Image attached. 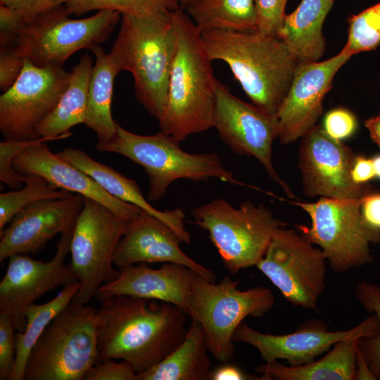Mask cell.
I'll return each instance as SVG.
<instances>
[{"instance_id":"obj_1","label":"cell","mask_w":380,"mask_h":380,"mask_svg":"<svg viewBox=\"0 0 380 380\" xmlns=\"http://www.w3.org/2000/svg\"><path fill=\"white\" fill-rule=\"evenodd\" d=\"M101 303L96 313L99 362L124 360L139 374L170 354L187 333V315L173 304L128 296Z\"/></svg>"},{"instance_id":"obj_2","label":"cell","mask_w":380,"mask_h":380,"mask_svg":"<svg viewBox=\"0 0 380 380\" xmlns=\"http://www.w3.org/2000/svg\"><path fill=\"white\" fill-rule=\"evenodd\" d=\"M172 15L177 48L158 122L161 132L180 142L213 127L217 80L201 33L192 20L180 8Z\"/></svg>"},{"instance_id":"obj_3","label":"cell","mask_w":380,"mask_h":380,"mask_svg":"<svg viewBox=\"0 0 380 380\" xmlns=\"http://www.w3.org/2000/svg\"><path fill=\"white\" fill-rule=\"evenodd\" d=\"M201 37L210 59L228 65L253 103L277 115L298 65L284 42L256 31L210 30Z\"/></svg>"},{"instance_id":"obj_4","label":"cell","mask_w":380,"mask_h":380,"mask_svg":"<svg viewBox=\"0 0 380 380\" xmlns=\"http://www.w3.org/2000/svg\"><path fill=\"white\" fill-rule=\"evenodd\" d=\"M172 11L122 14L110 52L120 71L130 72L137 101L156 119L163 115L177 48Z\"/></svg>"},{"instance_id":"obj_5","label":"cell","mask_w":380,"mask_h":380,"mask_svg":"<svg viewBox=\"0 0 380 380\" xmlns=\"http://www.w3.org/2000/svg\"><path fill=\"white\" fill-rule=\"evenodd\" d=\"M179 144L161 131L153 135H139L118 124L115 135L105 143H97L96 148L99 151L120 154L141 165L148 177L147 198L151 201L165 197L169 186L180 179L198 182L215 177L268 193L237 179L224 167L216 153H189L183 151Z\"/></svg>"},{"instance_id":"obj_6","label":"cell","mask_w":380,"mask_h":380,"mask_svg":"<svg viewBox=\"0 0 380 380\" xmlns=\"http://www.w3.org/2000/svg\"><path fill=\"white\" fill-rule=\"evenodd\" d=\"M97 310L70 302L32 347L24 380H83L99 362Z\"/></svg>"},{"instance_id":"obj_7","label":"cell","mask_w":380,"mask_h":380,"mask_svg":"<svg viewBox=\"0 0 380 380\" xmlns=\"http://www.w3.org/2000/svg\"><path fill=\"white\" fill-rule=\"evenodd\" d=\"M239 283L229 276L215 283L197 274L187 304V316L202 326L209 353L224 363L234 357L233 336L243 320L264 316L275 303L271 289L260 286L242 291Z\"/></svg>"},{"instance_id":"obj_8","label":"cell","mask_w":380,"mask_h":380,"mask_svg":"<svg viewBox=\"0 0 380 380\" xmlns=\"http://www.w3.org/2000/svg\"><path fill=\"white\" fill-rule=\"evenodd\" d=\"M194 222L209 233L223 265L232 274L256 266L276 231L285 224L264 205L243 201L238 208L224 199L196 207Z\"/></svg>"},{"instance_id":"obj_9","label":"cell","mask_w":380,"mask_h":380,"mask_svg":"<svg viewBox=\"0 0 380 380\" xmlns=\"http://www.w3.org/2000/svg\"><path fill=\"white\" fill-rule=\"evenodd\" d=\"M362 198L320 197L314 203L291 201L311 220L310 227L297 224L296 228L321 248L335 272L371 263L370 245L380 243V230L369 226L362 215Z\"/></svg>"},{"instance_id":"obj_10","label":"cell","mask_w":380,"mask_h":380,"mask_svg":"<svg viewBox=\"0 0 380 380\" xmlns=\"http://www.w3.org/2000/svg\"><path fill=\"white\" fill-rule=\"evenodd\" d=\"M128 223L106 205L85 197L70 244V265L80 284L72 302L87 304L103 284L118 276L113 258Z\"/></svg>"},{"instance_id":"obj_11","label":"cell","mask_w":380,"mask_h":380,"mask_svg":"<svg viewBox=\"0 0 380 380\" xmlns=\"http://www.w3.org/2000/svg\"><path fill=\"white\" fill-rule=\"evenodd\" d=\"M65 6L40 13L30 20L15 45L25 60L36 66L63 63L75 52L106 42L121 16L103 9L88 18L71 19Z\"/></svg>"},{"instance_id":"obj_12","label":"cell","mask_w":380,"mask_h":380,"mask_svg":"<svg viewBox=\"0 0 380 380\" xmlns=\"http://www.w3.org/2000/svg\"><path fill=\"white\" fill-rule=\"evenodd\" d=\"M327 258L297 229L279 228L256 267L295 306L313 310L325 289Z\"/></svg>"},{"instance_id":"obj_13","label":"cell","mask_w":380,"mask_h":380,"mask_svg":"<svg viewBox=\"0 0 380 380\" xmlns=\"http://www.w3.org/2000/svg\"><path fill=\"white\" fill-rule=\"evenodd\" d=\"M46 142L31 145L20 153L13 144L1 142V182L15 188L22 182L21 174H33L44 177L59 189L102 203L127 222L139 215L142 209L109 194L91 177L52 153Z\"/></svg>"},{"instance_id":"obj_14","label":"cell","mask_w":380,"mask_h":380,"mask_svg":"<svg viewBox=\"0 0 380 380\" xmlns=\"http://www.w3.org/2000/svg\"><path fill=\"white\" fill-rule=\"evenodd\" d=\"M70 77L71 71L62 65L39 67L25 60L18 80L0 96V131L4 139H37L38 125L56 108Z\"/></svg>"},{"instance_id":"obj_15","label":"cell","mask_w":380,"mask_h":380,"mask_svg":"<svg viewBox=\"0 0 380 380\" xmlns=\"http://www.w3.org/2000/svg\"><path fill=\"white\" fill-rule=\"evenodd\" d=\"M213 127L234 153L256 158L288 198H297L272 163V144L279 134L277 115L239 99L217 80Z\"/></svg>"},{"instance_id":"obj_16","label":"cell","mask_w":380,"mask_h":380,"mask_svg":"<svg viewBox=\"0 0 380 380\" xmlns=\"http://www.w3.org/2000/svg\"><path fill=\"white\" fill-rule=\"evenodd\" d=\"M74 225L61 234L55 255L49 262L34 260L26 254L8 258L6 273L0 281V314L11 318L16 331L25 330V312L30 305L49 291L77 281L70 265L65 264Z\"/></svg>"},{"instance_id":"obj_17","label":"cell","mask_w":380,"mask_h":380,"mask_svg":"<svg viewBox=\"0 0 380 380\" xmlns=\"http://www.w3.org/2000/svg\"><path fill=\"white\" fill-rule=\"evenodd\" d=\"M355 156L349 146L315 125L302 137L299 147L298 167L305 195L358 198L372 191L369 183L358 184L352 179Z\"/></svg>"},{"instance_id":"obj_18","label":"cell","mask_w":380,"mask_h":380,"mask_svg":"<svg viewBox=\"0 0 380 380\" xmlns=\"http://www.w3.org/2000/svg\"><path fill=\"white\" fill-rule=\"evenodd\" d=\"M378 331L379 322L374 314L348 330L330 331L322 322L315 320L307 322L296 331L284 335L264 334L242 322L234 332L233 341L253 346L265 362L284 360L291 366H300L328 352L341 340L350 337L369 338L374 336Z\"/></svg>"},{"instance_id":"obj_19","label":"cell","mask_w":380,"mask_h":380,"mask_svg":"<svg viewBox=\"0 0 380 380\" xmlns=\"http://www.w3.org/2000/svg\"><path fill=\"white\" fill-rule=\"evenodd\" d=\"M351 56L341 50L323 61L298 63L288 92L277 117L278 138L289 144L305 136L323 112V100L332 88L334 75Z\"/></svg>"},{"instance_id":"obj_20","label":"cell","mask_w":380,"mask_h":380,"mask_svg":"<svg viewBox=\"0 0 380 380\" xmlns=\"http://www.w3.org/2000/svg\"><path fill=\"white\" fill-rule=\"evenodd\" d=\"M85 197L75 194L65 198L33 202L19 212L0 232V262L14 254H36L57 234L75 223Z\"/></svg>"},{"instance_id":"obj_21","label":"cell","mask_w":380,"mask_h":380,"mask_svg":"<svg viewBox=\"0 0 380 380\" xmlns=\"http://www.w3.org/2000/svg\"><path fill=\"white\" fill-rule=\"evenodd\" d=\"M181 243L182 240L166 223L142 210L129 222L115 250L113 262L118 268L140 262L178 263L215 282V274L186 255L179 247Z\"/></svg>"},{"instance_id":"obj_22","label":"cell","mask_w":380,"mask_h":380,"mask_svg":"<svg viewBox=\"0 0 380 380\" xmlns=\"http://www.w3.org/2000/svg\"><path fill=\"white\" fill-rule=\"evenodd\" d=\"M197 274L185 265L173 262H163L158 269L146 262L130 265L119 268L118 276L103 284L94 298L100 303L115 296L156 300L173 304L186 314Z\"/></svg>"},{"instance_id":"obj_23","label":"cell","mask_w":380,"mask_h":380,"mask_svg":"<svg viewBox=\"0 0 380 380\" xmlns=\"http://www.w3.org/2000/svg\"><path fill=\"white\" fill-rule=\"evenodd\" d=\"M56 153L62 159L91 177L109 194L157 217L166 223L182 242L187 244L190 243L191 236L184 227L185 214L182 209L164 211L157 210L145 199L134 180L94 160L80 149L68 148Z\"/></svg>"},{"instance_id":"obj_24","label":"cell","mask_w":380,"mask_h":380,"mask_svg":"<svg viewBox=\"0 0 380 380\" xmlns=\"http://www.w3.org/2000/svg\"><path fill=\"white\" fill-rule=\"evenodd\" d=\"M334 0H302L286 15L278 37L298 63L319 61L326 49L322 32L324 20Z\"/></svg>"},{"instance_id":"obj_25","label":"cell","mask_w":380,"mask_h":380,"mask_svg":"<svg viewBox=\"0 0 380 380\" xmlns=\"http://www.w3.org/2000/svg\"><path fill=\"white\" fill-rule=\"evenodd\" d=\"M358 337L336 342L322 357L300 366H286L278 360L256 367L261 380H353L356 372Z\"/></svg>"},{"instance_id":"obj_26","label":"cell","mask_w":380,"mask_h":380,"mask_svg":"<svg viewBox=\"0 0 380 380\" xmlns=\"http://www.w3.org/2000/svg\"><path fill=\"white\" fill-rule=\"evenodd\" d=\"M208 352L204 330L192 320L182 342L162 361L137 374V380H210Z\"/></svg>"},{"instance_id":"obj_27","label":"cell","mask_w":380,"mask_h":380,"mask_svg":"<svg viewBox=\"0 0 380 380\" xmlns=\"http://www.w3.org/2000/svg\"><path fill=\"white\" fill-rule=\"evenodd\" d=\"M92 68L91 58L85 54L72 68L68 87L53 110L37 128V138L49 141L66 139L72 134L70 131L72 127L85 123Z\"/></svg>"},{"instance_id":"obj_28","label":"cell","mask_w":380,"mask_h":380,"mask_svg":"<svg viewBox=\"0 0 380 380\" xmlns=\"http://www.w3.org/2000/svg\"><path fill=\"white\" fill-rule=\"evenodd\" d=\"M96 56L89 80L85 125L95 132L98 143L109 141L118 123L111 114L114 80L120 72L110 53L98 45L91 49Z\"/></svg>"},{"instance_id":"obj_29","label":"cell","mask_w":380,"mask_h":380,"mask_svg":"<svg viewBox=\"0 0 380 380\" xmlns=\"http://www.w3.org/2000/svg\"><path fill=\"white\" fill-rule=\"evenodd\" d=\"M184 11L201 33L257 29L254 0H195Z\"/></svg>"},{"instance_id":"obj_30","label":"cell","mask_w":380,"mask_h":380,"mask_svg":"<svg viewBox=\"0 0 380 380\" xmlns=\"http://www.w3.org/2000/svg\"><path fill=\"white\" fill-rule=\"evenodd\" d=\"M80 288L75 281L65 286L53 299L43 304L32 303L25 310L27 324L23 332L15 334V361L10 380H24L29 354L52 319L72 300Z\"/></svg>"},{"instance_id":"obj_31","label":"cell","mask_w":380,"mask_h":380,"mask_svg":"<svg viewBox=\"0 0 380 380\" xmlns=\"http://www.w3.org/2000/svg\"><path fill=\"white\" fill-rule=\"evenodd\" d=\"M23 175L25 183L23 189L0 194V232L29 204L44 199L65 198L74 194L58 188L39 175Z\"/></svg>"},{"instance_id":"obj_32","label":"cell","mask_w":380,"mask_h":380,"mask_svg":"<svg viewBox=\"0 0 380 380\" xmlns=\"http://www.w3.org/2000/svg\"><path fill=\"white\" fill-rule=\"evenodd\" d=\"M65 6L70 15L77 16L103 9L141 15L179 8L176 0H71Z\"/></svg>"},{"instance_id":"obj_33","label":"cell","mask_w":380,"mask_h":380,"mask_svg":"<svg viewBox=\"0 0 380 380\" xmlns=\"http://www.w3.org/2000/svg\"><path fill=\"white\" fill-rule=\"evenodd\" d=\"M348 39L343 51L351 56L380 44V2L348 19Z\"/></svg>"},{"instance_id":"obj_34","label":"cell","mask_w":380,"mask_h":380,"mask_svg":"<svg viewBox=\"0 0 380 380\" xmlns=\"http://www.w3.org/2000/svg\"><path fill=\"white\" fill-rule=\"evenodd\" d=\"M355 296L364 309L375 315L379 322L377 334L372 337L361 338L358 342L372 373L378 379H380V286L360 281L356 286Z\"/></svg>"},{"instance_id":"obj_35","label":"cell","mask_w":380,"mask_h":380,"mask_svg":"<svg viewBox=\"0 0 380 380\" xmlns=\"http://www.w3.org/2000/svg\"><path fill=\"white\" fill-rule=\"evenodd\" d=\"M254 4L257 18L256 32L264 36L278 37L286 15L284 1L254 0Z\"/></svg>"},{"instance_id":"obj_36","label":"cell","mask_w":380,"mask_h":380,"mask_svg":"<svg viewBox=\"0 0 380 380\" xmlns=\"http://www.w3.org/2000/svg\"><path fill=\"white\" fill-rule=\"evenodd\" d=\"M11 318L0 314V379L10 380L15 361V332Z\"/></svg>"},{"instance_id":"obj_37","label":"cell","mask_w":380,"mask_h":380,"mask_svg":"<svg viewBox=\"0 0 380 380\" xmlns=\"http://www.w3.org/2000/svg\"><path fill=\"white\" fill-rule=\"evenodd\" d=\"M25 58L15 44L0 46V89H9L20 75Z\"/></svg>"},{"instance_id":"obj_38","label":"cell","mask_w":380,"mask_h":380,"mask_svg":"<svg viewBox=\"0 0 380 380\" xmlns=\"http://www.w3.org/2000/svg\"><path fill=\"white\" fill-rule=\"evenodd\" d=\"M357 127L356 117L350 110L344 108L331 110L324 119V130L329 137L338 141L350 137Z\"/></svg>"},{"instance_id":"obj_39","label":"cell","mask_w":380,"mask_h":380,"mask_svg":"<svg viewBox=\"0 0 380 380\" xmlns=\"http://www.w3.org/2000/svg\"><path fill=\"white\" fill-rule=\"evenodd\" d=\"M83 380H137V373L126 361L106 360L94 365Z\"/></svg>"},{"instance_id":"obj_40","label":"cell","mask_w":380,"mask_h":380,"mask_svg":"<svg viewBox=\"0 0 380 380\" xmlns=\"http://www.w3.org/2000/svg\"><path fill=\"white\" fill-rule=\"evenodd\" d=\"M27 22L15 9L0 4V44L10 46L15 44L19 34Z\"/></svg>"},{"instance_id":"obj_41","label":"cell","mask_w":380,"mask_h":380,"mask_svg":"<svg viewBox=\"0 0 380 380\" xmlns=\"http://www.w3.org/2000/svg\"><path fill=\"white\" fill-rule=\"evenodd\" d=\"M71 0H0L17 10L28 23L37 15L67 4Z\"/></svg>"},{"instance_id":"obj_42","label":"cell","mask_w":380,"mask_h":380,"mask_svg":"<svg viewBox=\"0 0 380 380\" xmlns=\"http://www.w3.org/2000/svg\"><path fill=\"white\" fill-rule=\"evenodd\" d=\"M361 213L369 226L380 230V193L370 191L362 198Z\"/></svg>"},{"instance_id":"obj_43","label":"cell","mask_w":380,"mask_h":380,"mask_svg":"<svg viewBox=\"0 0 380 380\" xmlns=\"http://www.w3.org/2000/svg\"><path fill=\"white\" fill-rule=\"evenodd\" d=\"M353 182L358 184L369 183L376 177L372 158L355 156L351 170Z\"/></svg>"},{"instance_id":"obj_44","label":"cell","mask_w":380,"mask_h":380,"mask_svg":"<svg viewBox=\"0 0 380 380\" xmlns=\"http://www.w3.org/2000/svg\"><path fill=\"white\" fill-rule=\"evenodd\" d=\"M227 363L224 362V364L213 369L210 380L255 379L251 376L246 374L237 366Z\"/></svg>"},{"instance_id":"obj_45","label":"cell","mask_w":380,"mask_h":380,"mask_svg":"<svg viewBox=\"0 0 380 380\" xmlns=\"http://www.w3.org/2000/svg\"><path fill=\"white\" fill-rule=\"evenodd\" d=\"M362 379L374 380L376 379V378L372 373L369 366V364L359 345H357L356 353V372L355 380Z\"/></svg>"},{"instance_id":"obj_46","label":"cell","mask_w":380,"mask_h":380,"mask_svg":"<svg viewBox=\"0 0 380 380\" xmlns=\"http://www.w3.org/2000/svg\"><path fill=\"white\" fill-rule=\"evenodd\" d=\"M372 140L380 147V113L372 116L365 121Z\"/></svg>"},{"instance_id":"obj_47","label":"cell","mask_w":380,"mask_h":380,"mask_svg":"<svg viewBox=\"0 0 380 380\" xmlns=\"http://www.w3.org/2000/svg\"><path fill=\"white\" fill-rule=\"evenodd\" d=\"M373 165L376 178L380 179V155H377L372 158Z\"/></svg>"},{"instance_id":"obj_48","label":"cell","mask_w":380,"mask_h":380,"mask_svg":"<svg viewBox=\"0 0 380 380\" xmlns=\"http://www.w3.org/2000/svg\"><path fill=\"white\" fill-rule=\"evenodd\" d=\"M178 3L179 8L184 10L186 6L194 2L195 0H176Z\"/></svg>"},{"instance_id":"obj_49","label":"cell","mask_w":380,"mask_h":380,"mask_svg":"<svg viewBox=\"0 0 380 380\" xmlns=\"http://www.w3.org/2000/svg\"><path fill=\"white\" fill-rule=\"evenodd\" d=\"M284 2H285V3L286 4V2H287V0H284Z\"/></svg>"},{"instance_id":"obj_50","label":"cell","mask_w":380,"mask_h":380,"mask_svg":"<svg viewBox=\"0 0 380 380\" xmlns=\"http://www.w3.org/2000/svg\"><path fill=\"white\" fill-rule=\"evenodd\" d=\"M334 1H335V0H334Z\"/></svg>"}]
</instances>
